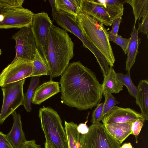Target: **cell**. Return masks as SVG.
Here are the masks:
<instances>
[{"label":"cell","mask_w":148,"mask_h":148,"mask_svg":"<svg viewBox=\"0 0 148 148\" xmlns=\"http://www.w3.org/2000/svg\"><path fill=\"white\" fill-rule=\"evenodd\" d=\"M60 84L62 103L79 110L92 109L102 99V84L95 73L79 61L69 64Z\"/></svg>","instance_id":"obj_1"},{"label":"cell","mask_w":148,"mask_h":148,"mask_svg":"<svg viewBox=\"0 0 148 148\" xmlns=\"http://www.w3.org/2000/svg\"><path fill=\"white\" fill-rule=\"evenodd\" d=\"M74 44L66 31L53 25L45 48V62L51 80L61 75L74 56Z\"/></svg>","instance_id":"obj_2"},{"label":"cell","mask_w":148,"mask_h":148,"mask_svg":"<svg viewBox=\"0 0 148 148\" xmlns=\"http://www.w3.org/2000/svg\"><path fill=\"white\" fill-rule=\"evenodd\" d=\"M77 17L83 35L105 57L110 66L113 67L115 59L103 25L83 12L79 13Z\"/></svg>","instance_id":"obj_3"},{"label":"cell","mask_w":148,"mask_h":148,"mask_svg":"<svg viewBox=\"0 0 148 148\" xmlns=\"http://www.w3.org/2000/svg\"><path fill=\"white\" fill-rule=\"evenodd\" d=\"M38 116L46 140L54 148H69L65 128L57 112L43 106L39 110Z\"/></svg>","instance_id":"obj_4"},{"label":"cell","mask_w":148,"mask_h":148,"mask_svg":"<svg viewBox=\"0 0 148 148\" xmlns=\"http://www.w3.org/2000/svg\"><path fill=\"white\" fill-rule=\"evenodd\" d=\"M34 14L22 6L12 7L0 3V29L31 27Z\"/></svg>","instance_id":"obj_5"},{"label":"cell","mask_w":148,"mask_h":148,"mask_svg":"<svg viewBox=\"0 0 148 148\" xmlns=\"http://www.w3.org/2000/svg\"><path fill=\"white\" fill-rule=\"evenodd\" d=\"M88 133L80 137V148H120L121 145L107 132L104 125L92 124Z\"/></svg>","instance_id":"obj_6"},{"label":"cell","mask_w":148,"mask_h":148,"mask_svg":"<svg viewBox=\"0 0 148 148\" xmlns=\"http://www.w3.org/2000/svg\"><path fill=\"white\" fill-rule=\"evenodd\" d=\"M25 79L1 87L3 99L0 113V125L20 106L22 105L24 94L23 86Z\"/></svg>","instance_id":"obj_7"},{"label":"cell","mask_w":148,"mask_h":148,"mask_svg":"<svg viewBox=\"0 0 148 148\" xmlns=\"http://www.w3.org/2000/svg\"><path fill=\"white\" fill-rule=\"evenodd\" d=\"M12 38L16 42V55L12 61L20 58L32 62L36 54V47L31 27L20 28L12 36Z\"/></svg>","instance_id":"obj_8"},{"label":"cell","mask_w":148,"mask_h":148,"mask_svg":"<svg viewBox=\"0 0 148 148\" xmlns=\"http://www.w3.org/2000/svg\"><path fill=\"white\" fill-rule=\"evenodd\" d=\"M53 25L52 21L47 13L34 14L31 28L35 40L36 49L45 61V48Z\"/></svg>","instance_id":"obj_9"},{"label":"cell","mask_w":148,"mask_h":148,"mask_svg":"<svg viewBox=\"0 0 148 148\" xmlns=\"http://www.w3.org/2000/svg\"><path fill=\"white\" fill-rule=\"evenodd\" d=\"M77 17L58 11L55 20L57 23L66 31L76 36L82 41L83 46L93 53L97 62L103 60L104 57L83 35L79 27Z\"/></svg>","instance_id":"obj_10"},{"label":"cell","mask_w":148,"mask_h":148,"mask_svg":"<svg viewBox=\"0 0 148 148\" xmlns=\"http://www.w3.org/2000/svg\"><path fill=\"white\" fill-rule=\"evenodd\" d=\"M5 69L0 77L1 87L30 77L33 67L32 62L19 58L12 61Z\"/></svg>","instance_id":"obj_11"},{"label":"cell","mask_w":148,"mask_h":148,"mask_svg":"<svg viewBox=\"0 0 148 148\" xmlns=\"http://www.w3.org/2000/svg\"><path fill=\"white\" fill-rule=\"evenodd\" d=\"M138 119L145 120L141 113L130 108L114 106L110 112L104 116L103 124L114 123H133Z\"/></svg>","instance_id":"obj_12"},{"label":"cell","mask_w":148,"mask_h":148,"mask_svg":"<svg viewBox=\"0 0 148 148\" xmlns=\"http://www.w3.org/2000/svg\"><path fill=\"white\" fill-rule=\"evenodd\" d=\"M80 12L90 16L103 25H112V22L105 8L93 0H81Z\"/></svg>","instance_id":"obj_13"},{"label":"cell","mask_w":148,"mask_h":148,"mask_svg":"<svg viewBox=\"0 0 148 148\" xmlns=\"http://www.w3.org/2000/svg\"><path fill=\"white\" fill-rule=\"evenodd\" d=\"M59 83L51 80L45 82L36 88L32 103L40 105L60 92Z\"/></svg>","instance_id":"obj_14"},{"label":"cell","mask_w":148,"mask_h":148,"mask_svg":"<svg viewBox=\"0 0 148 148\" xmlns=\"http://www.w3.org/2000/svg\"><path fill=\"white\" fill-rule=\"evenodd\" d=\"M12 114L13 120V125L10 132L6 135L14 148H21L27 140L22 128L21 116L15 111Z\"/></svg>","instance_id":"obj_15"},{"label":"cell","mask_w":148,"mask_h":148,"mask_svg":"<svg viewBox=\"0 0 148 148\" xmlns=\"http://www.w3.org/2000/svg\"><path fill=\"white\" fill-rule=\"evenodd\" d=\"M132 123H114L104 125L108 133L121 144L132 134Z\"/></svg>","instance_id":"obj_16"},{"label":"cell","mask_w":148,"mask_h":148,"mask_svg":"<svg viewBox=\"0 0 148 148\" xmlns=\"http://www.w3.org/2000/svg\"><path fill=\"white\" fill-rule=\"evenodd\" d=\"M138 29L135 27H133V29L130 34V40L126 54L127 58L125 68L127 71L130 70L134 64L137 55L138 53V48L141 39L138 37Z\"/></svg>","instance_id":"obj_17"},{"label":"cell","mask_w":148,"mask_h":148,"mask_svg":"<svg viewBox=\"0 0 148 148\" xmlns=\"http://www.w3.org/2000/svg\"><path fill=\"white\" fill-rule=\"evenodd\" d=\"M97 4L105 8L112 22L115 18L123 15V4L127 0H93Z\"/></svg>","instance_id":"obj_18"},{"label":"cell","mask_w":148,"mask_h":148,"mask_svg":"<svg viewBox=\"0 0 148 148\" xmlns=\"http://www.w3.org/2000/svg\"><path fill=\"white\" fill-rule=\"evenodd\" d=\"M138 92L136 98V104L139 107L141 113L148 120V81L147 80H141L139 81Z\"/></svg>","instance_id":"obj_19"},{"label":"cell","mask_w":148,"mask_h":148,"mask_svg":"<svg viewBox=\"0 0 148 148\" xmlns=\"http://www.w3.org/2000/svg\"><path fill=\"white\" fill-rule=\"evenodd\" d=\"M102 85L103 94L105 92L117 93L123 90V86L118 80L116 73L112 67L110 66L108 74L104 77Z\"/></svg>","instance_id":"obj_20"},{"label":"cell","mask_w":148,"mask_h":148,"mask_svg":"<svg viewBox=\"0 0 148 148\" xmlns=\"http://www.w3.org/2000/svg\"><path fill=\"white\" fill-rule=\"evenodd\" d=\"M81 0H55L58 11L75 16L79 13Z\"/></svg>","instance_id":"obj_21"},{"label":"cell","mask_w":148,"mask_h":148,"mask_svg":"<svg viewBox=\"0 0 148 148\" xmlns=\"http://www.w3.org/2000/svg\"><path fill=\"white\" fill-rule=\"evenodd\" d=\"M77 125L73 122L64 121L69 148H80V133L77 130Z\"/></svg>","instance_id":"obj_22"},{"label":"cell","mask_w":148,"mask_h":148,"mask_svg":"<svg viewBox=\"0 0 148 148\" xmlns=\"http://www.w3.org/2000/svg\"><path fill=\"white\" fill-rule=\"evenodd\" d=\"M133 9L135 20L134 27H135L138 20L139 21L148 13V0H127Z\"/></svg>","instance_id":"obj_23"},{"label":"cell","mask_w":148,"mask_h":148,"mask_svg":"<svg viewBox=\"0 0 148 148\" xmlns=\"http://www.w3.org/2000/svg\"><path fill=\"white\" fill-rule=\"evenodd\" d=\"M32 63L33 71L30 77L49 75V71L47 66L37 49L35 56Z\"/></svg>","instance_id":"obj_24"},{"label":"cell","mask_w":148,"mask_h":148,"mask_svg":"<svg viewBox=\"0 0 148 148\" xmlns=\"http://www.w3.org/2000/svg\"><path fill=\"white\" fill-rule=\"evenodd\" d=\"M40 76L32 77L27 90L25 95L22 105L28 112H30L32 108V99L34 91L39 82Z\"/></svg>","instance_id":"obj_25"},{"label":"cell","mask_w":148,"mask_h":148,"mask_svg":"<svg viewBox=\"0 0 148 148\" xmlns=\"http://www.w3.org/2000/svg\"><path fill=\"white\" fill-rule=\"evenodd\" d=\"M105 98L103 104V115L104 116L108 114L115 105L120 102L117 101L112 94L109 92L103 94Z\"/></svg>","instance_id":"obj_26"},{"label":"cell","mask_w":148,"mask_h":148,"mask_svg":"<svg viewBox=\"0 0 148 148\" xmlns=\"http://www.w3.org/2000/svg\"><path fill=\"white\" fill-rule=\"evenodd\" d=\"M108 36L109 41H112L120 46L122 48L125 55H126L128 47L130 38H123L118 34L116 36L108 34Z\"/></svg>","instance_id":"obj_27"},{"label":"cell","mask_w":148,"mask_h":148,"mask_svg":"<svg viewBox=\"0 0 148 148\" xmlns=\"http://www.w3.org/2000/svg\"><path fill=\"white\" fill-rule=\"evenodd\" d=\"M103 103H99L93 110L92 114L91 122L92 124L99 123L103 117Z\"/></svg>","instance_id":"obj_28"},{"label":"cell","mask_w":148,"mask_h":148,"mask_svg":"<svg viewBox=\"0 0 148 148\" xmlns=\"http://www.w3.org/2000/svg\"><path fill=\"white\" fill-rule=\"evenodd\" d=\"M116 77L119 82L126 88L133 83L130 77V71H127L125 75L121 73H116Z\"/></svg>","instance_id":"obj_29"},{"label":"cell","mask_w":148,"mask_h":148,"mask_svg":"<svg viewBox=\"0 0 148 148\" xmlns=\"http://www.w3.org/2000/svg\"><path fill=\"white\" fill-rule=\"evenodd\" d=\"M145 120L138 119L132 123L131 127L132 134L138 136L144 125Z\"/></svg>","instance_id":"obj_30"},{"label":"cell","mask_w":148,"mask_h":148,"mask_svg":"<svg viewBox=\"0 0 148 148\" xmlns=\"http://www.w3.org/2000/svg\"><path fill=\"white\" fill-rule=\"evenodd\" d=\"M138 33L142 32L147 36L148 38V13L142 18V21L138 25L137 29Z\"/></svg>","instance_id":"obj_31"},{"label":"cell","mask_w":148,"mask_h":148,"mask_svg":"<svg viewBox=\"0 0 148 148\" xmlns=\"http://www.w3.org/2000/svg\"><path fill=\"white\" fill-rule=\"evenodd\" d=\"M122 20V16L118 17L114 19L112 21V29L110 31L107 32L108 34L117 36L118 34L119 27Z\"/></svg>","instance_id":"obj_32"},{"label":"cell","mask_w":148,"mask_h":148,"mask_svg":"<svg viewBox=\"0 0 148 148\" xmlns=\"http://www.w3.org/2000/svg\"><path fill=\"white\" fill-rule=\"evenodd\" d=\"M24 0H0V3L12 7L22 6Z\"/></svg>","instance_id":"obj_33"},{"label":"cell","mask_w":148,"mask_h":148,"mask_svg":"<svg viewBox=\"0 0 148 148\" xmlns=\"http://www.w3.org/2000/svg\"><path fill=\"white\" fill-rule=\"evenodd\" d=\"M0 148H14L8 140L6 134L0 131Z\"/></svg>","instance_id":"obj_34"},{"label":"cell","mask_w":148,"mask_h":148,"mask_svg":"<svg viewBox=\"0 0 148 148\" xmlns=\"http://www.w3.org/2000/svg\"><path fill=\"white\" fill-rule=\"evenodd\" d=\"M21 148H41V145L36 144L34 140H27Z\"/></svg>","instance_id":"obj_35"},{"label":"cell","mask_w":148,"mask_h":148,"mask_svg":"<svg viewBox=\"0 0 148 148\" xmlns=\"http://www.w3.org/2000/svg\"><path fill=\"white\" fill-rule=\"evenodd\" d=\"M78 132L81 134H84L88 133L89 130V128L86 124V122L85 123H81L77 125V127Z\"/></svg>","instance_id":"obj_36"},{"label":"cell","mask_w":148,"mask_h":148,"mask_svg":"<svg viewBox=\"0 0 148 148\" xmlns=\"http://www.w3.org/2000/svg\"><path fill=\"white\" fill-rule=\"evenodd\" d=\"M129 94L135 98L138 92V86H136L133 83L129 86L127 87Z\"/></svg>","instance_id":"obj_37"},{"label":"cell","mask_w":148,"mask_h":148,"mask_svg":"<svg viewBox=\"0 0 148 148\" xmlns=\"http://www.w3.org/2000/svg\"><path fill=\"white\" fill-rule=\"evenodd\" d=\"M49 1L51 4L52 8L53 19V20H55L58 12V10L55 5V0H49Z\"/></svg>","instance_id":"obj_38"},{"label":"cell","mask_w":148,"mask_h":148,"mask_svg":"<svg viewBox=\"0 0 148 148\" xmlns=\"http://www.w3.org/2000/svg\"><path fill=\"white\" fill-rule=\"evenodd\" d=\"M120 148H134L130 143H125L121 146Z\"/></svg>","instance_id":"obj_39"},{"label":"cell","mask_w":148,"mask_h":148,"mask_svg":"<svg viewBox=\"0 0 148 148\" xmlns=\"http://www.w3.org/2000/svg\"><path fill=\"white\" fill-rule=\"evenodd\" d=\"M45 148H54L53 146L47 141L46 140L45 143Z\"/></svg>","instance_id":"obj_40"},{"label":"cell","mask_w":148,"mask_h":148,"mask_svg":"<svg viewBox=\"0 0 148 148\" xmlns=\"http://www.w3.org/2000/svg\"><path fill=\"white\" fill-rule=\"evenodd\" d=\"M5 69H4L0 73V77L3 74V72H4V71H5Z\"/></svg>","instance_id":"obj_41"},{"label":"cell","mask_w":148,"mask_h":148,"mask_svg":"<svg viewBox=\"0 0 148 148\" xmlns=\"http://www.w3.org/2000/svg\"><path fill=\"white\" fill-rule=\"evenodd\" d=\"M2 51L1 49H0V56L1 54Z\"/></svg>","instance_id":"obj_42"}]
</instances>
